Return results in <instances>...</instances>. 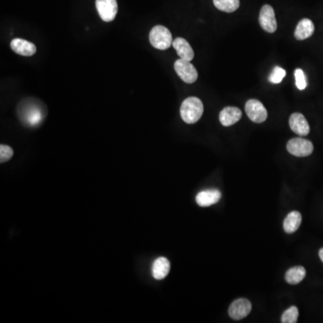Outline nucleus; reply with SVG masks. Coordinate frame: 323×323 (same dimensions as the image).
<instances>
[{
  "mask_svg": "<svg viewBox=\"0 0 323 323\" xmlns=\"http://www.w3.org/2000/svg\"><path fill=\"white\" fill-rule=\"evenodd\" d=\"M314 32V24L308 18L300 21L295 31V37L298 40H306Z\"/></svg>",
  "mask_w": 323,
  "mask_h": 323,
  "instance_id": "nucleus-15",
  "label": "nucleus"
},
{
  "mask_svg": "<svg viewBox=\"0 0 323 323\" xmlns=\"http://www.w3.org/2000/svg\"><path fill=\"white\" fill-rule=\"evenodd\" d=\"M289 126H290L292 130L299 136H307L308 134L310 133V126L308 124L307 120L303 114L298 113V112L293 113L290 116Z\"/></svg>",
  "mask_w": 323,
  "mask_h": 323,
  "instance_id": "nucleus-9",
  "label": "nucleus"
},
{
  "mask_svg": "<svg viewBox=\"0 0 323 323\" xmlns=\"http://www.w3.org/2000/svg\"><path fill=\"white\" fill-rule=\"evenodd\" d=\"M174 70L179 78L187 84H193L198 79V71L189 60L179 59L174 63Z\"/></svg>",
  "mask_w": 323,
  "mask_h": 323,
  "instance_id": "nucleus-3",
  "label": "nucleus"
},
{
  "mask_svg": "<svg viewBox=\"0 0 323 323\" xmlns=\"http://www.w3.org/2000/svg\"><path fill=\"white\" fill-rule=\"evenodd\" d=\"M259 21L261 28L267 32L273 33V32H275V30L278 28V23H276V20H275V11H274V9H273L271 6H269V5H265L260 9Z\"/></svg>",
  "mask_w": 323,
  "mask_h": 323,
  "instance_id": "nucleus-7",
  "label": "nucleus"
},
{
  "mask_svg": "<svg viewBox=\"0 0 323 323\" xmlns=\"http://www.w3.org/2000/svg\"><path fill=\"white\" fill-rule=\"evenodd\" d=\"M242 112L237 107H225L220 112L219 120L224 127H229L242 119Z\"/></svg>",
  "mask_w": 323,
  "mask_h": 323,
  "instance_id": "nucleus-11",
  "label": "nucleus"
},
{
  "mask_svg": "<svg viewBox=\"0 0 323 323\" xmlns=\"http://www.w3.org/2000/svg\"><path fill=\"white\" fill-rule=\"evenodd\" d=\"M96 6L102 20L109 23L115 19L118 13L117 0H96Z\"/></svg>",
  "mask_w": 323,
  "mask_h": 323,
  "instance_id": "nucleus-6",
  "label": "nucleus"
},
{
  "mask_svg": "<svg viewBox=\"0 0 323 323\" xmlns=\"http://www.w3.org/2000/svg\"><path fill=\"white\" fill-rule=\"evenodd\" d=\"M251 311V303L245 298H239L231 303L228 313L232 319H242L247 317Z\"/></svg>",
  "mask_w": 323,
  "mask_h": 323,
  "instance_id": "nucleus-8",
  "label": "nucleus"
},
{
  "mask_svg": "<svg viewBox=\"0 0 323 323\" xmlns=\"http://www.w3.org/2000/svg\"><path fill=\"white\" fill-rule=\"evenodd\" d=\"M171 264L170 261L164 257H160L156 259V261L153 264L152 273L153 276L157 280H164L170 272Z\"/></svg>",
  "mask_w": 323,
  "mask_h": 323,
  "instance_id": "nucleus-14",
  "label": "nucleus"
},
{
  "mask_svg": "<svg viewBox=\"0 0 323 323\" xmlns=\"http://www.w3.org/2000/svg\"><path fill=\"white\" fill-rule=\"evenodd\" d=\"M319 256L320 259H321V261L323 262V248H321L319 251Z\"/></svg>",
  "mask_w": 323,
  "mask_h": 323,
  "instance_id": "nucleus-24",
  "label": "nucleus"
},
{
  "mask_svg": "<svg viewBox=\"0 0 323 323\" xmlns=\"http://www.w3.org/2000/svg\"><path fill=\"white\" fill-rule=\"evenodd\" d=\"M295 85L299 90H304L307 86L306 77L301 68L295 69Z\"/></svg>",
  "mask_w": 323,
  "mask_h": 323,
  "instance_id": "nucleus-21",
  "label": "nucleus"
},
{
  "mask_svg": "<svg viewBox=\"0 0 323 323\" xmlns=\"http://www.w3.org/2000/svg\"><path fill=\"white\" fill-rule=\"evenodd\" d=\"M14 155V151L12 148L8 147L7 145H1L0 146V163L3 164L8 162V160L12 158Z\"/></svg>",
  "mask_w": 323,
  "mask_h": 323,
  "instance_id": "nucleus-22",
  "label": "nucleus"
},
{
  "mask_svg": "<svg viewBox=\"0 0 323 323\" xmlns=\"http://www.w3.org/2000/svg\"><path fill=\"white\" fill-rule=\"evenodd\" d=\"M180 117L184 122L194 124L200 120L204 112L202 102L198 97H189L180 106Z\"/></svg>",
  "mask_w": 323,
  "mask_h": 323,
  "instance_id": "nucleus-1",
  "label": "nucleus"
},
{
  "mask_svg": "<svg viewBox=\"0 0 323 323\" xmlns=\"http://www.w3.org/2000/svg\"><path fill=\"white\" fill-rule=\"evenodd\" d=\"M173 48L175 49L177 54L179 55L180 59L182 60H189L192 61L194 58V52L192 50L191 44L188 42L187 40L178 37L172 42Z\"/></svg>",
  "mask_w": 323,
  "mask_h": 323,
  "instance_id": "nucleus-13",
  "label": "nucleus"
},
{
  "mask_svg": "<svg viewBox=\"0 0 323 323\" xmlns=\"http://www.w3.org/2000/svg\"><path fill=\"white\" fill-rule=\"evenodd\" d=\"M215 8L221 11L233 13L236 11L240 7L239 0H214Z\"/></svg>",
  "mask_w": 323,
  "mask_h": 323,
  "instance_id": "nucleus-18",
  "label": "nucleus"
},
{
  "mask_svg": "<svg viewBox=\"0 0 323 323\" xmlns=\"http://www.w3.org/2000/svg\"><path fill=\"white\" fill-rule=\"evenodd\" d=\"M245 112L249 119L255 123H262L267 120V110L259 101L254 99L248 101L245 104Z\"/></svg>",
  "mask_w": 323,
  "mask_h": 323,
  "instance_id": "nucleus-5",
  "label": "nucleus"
},
{
  "mask_svg": "<svg viewBox=\"0 0 323 323\" xmlns=\"http://www.w3.org/2000/svg\"><path fill=\"white\" fill-rule=\"evenodd\" d=\"M287 149L293 156L305 157L311 155L313 152V145L310 140L295 137L287 142Z\"/></svg>",
  "mask_w": 323,
  "mask_h": 323,
  "instance_id": "nucleus-4",
  "label": "nucleus"
},
{
  "mask_svg": "<svg viewBox=\"0 0 323 323\" xmlns=\"http://www.w3.org/2000/svg\"><path fill=\"white\" fill-rule=\"evenodd\" d=\"M302 223V215L298 211H292L284 220V230L287 234H293L298 230Z\"/></svg>",
  "mask_w": 323,
  "mask_h": 323,
  "instance_id": "nucleus-16",
  "label": "nucleus"
},
{
  "mask_svg": "<svg viewBox=\"0 0 323 323\" xmlns=\"http://www.w3.org/2000/svg\"><path fill=\"white\" fill-rule=\"evenodd\" d=\"M298 315H299V311H298L297 307L291 306L284 312L282 318H281V321L283 323L297 322Z\"/></svg>",
  "mask_w": 323,
  "mask_h": 323,
  "instance_id": "nucleus-19",
  "label": "nucleus"
},
{
  "mask_svg": "<svg viewBox=\"0 0 323 323\" xmlns=\"http://www.w3.org/2000/svg\"><path fill=\"white\" fill-rule=\"evenodd\" d=\"M221 199V192L218 190H207L200 192L196 197V201L200 207H210L217 203Z\"/></svg>",
  "mask_w": 323,
  "mask_h": 323,
  "instance_id": "nucleus-12",
  "label": "nucleus"
},
{
  "mask_svg": "<svg viewBox=\"0 0 323 323\" xmlns=\"http://www.w3.org/2000/svg\"><path fill=\"white\" fill-rule=\"evenodd\" d=\"M287 75V72L280 67H275L269 76V81L273 84H280L282 82L284 77Z\"/></svg>",
  "mask_w": 323,
  "mask_h": 323,
  "instance_id": "nucleus-20",
  "label": "nucleus"
},
{
  "mask_svg": "<svg viewBox=\"0 0 323 323\" xmlns=\"http://www.w3.org/2000/svg\"><path fill=\"white\" fill-rule=\"evenodd\" d=\"M149 40L154 48L165 51L172 45V36L169 29L163 25H156L149 33Z\"/></svg>",
  "mask_w": 323,
  "mask_h": 323,
  "instance_id": "nucleus-2",
  "label": "nucleus"
},
{
  "mask_svg": "<svg viewBox=\"0 0 323 323\" xmlns=\"http://www.w3.org/2000/svg\"><path fill=\"white\" fill-rule=\"evenodd\" d=\"M10 47L13 52L21 56L31 57L36 53V46L28 40H23L20 38H16L10 42Z\"/></svg>",
  "mask_w": 323,
  "mask_h": 323,
  "instance_id": "nucleus-10",
  "label": "nucleus"
},
{
  "mask_svg": "<svg viewBox=\"0 0 323 323\" xmlns=\"http://www.w3.org/2000/svg\"><path fill=\"white\" fill-rule=\"evenodd\" d=\"M28 115L26 116V121L30 125H36L41 120V113L38 108H32V111H29Z\"/></svg>",
  "mask_w": 323,
  "mask_h": 323,
  "instance_id": "nucleus-23",
  "label": "nucleus"
},
{
  "mask_svg": "<svg viewBox=\"0 0 323 323\" xmlns=\"http://www.w3.org/2000/svg\"><path fill=\"white\" fill-rule=\"evenodd\" d=\"M305 275H306L305 268L302 266H296L287 270L285 279L287 283L290 285H296L302 282L303 279L305 278Z\"/></svg>",
  "mask_w": 323,
  "mask_h": 323,
  "instance_id": "nucleus-17",
  "label": "nucleus"
}]
</instances>
